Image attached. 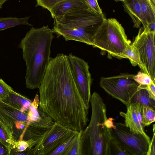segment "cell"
Instances as JSON below:
<instances>
[{"instance_id":"6da1fadb","label":"cell","mask_w":155,"mask_h":155,"mask_svg":"<svg viewBox=\"0 0 155 155\" xmlns=\"http://www.w3.org/2000/svg\"><path fill=\"white\" fill-rule=\"evenodd\" d=\"M39 108L55 122L73 130H83L89 121L88 109L73 77L68 55L50 57L39 87Z\"/></svg>"},{"instance_id":"7a4b0ae2","label":"cell","mask_w":155,"mask_h":155,"mask_svg":"<svg viewBox=\"0 0 155 155\" xmlns=\"http://www.w3.org/2000/svg\"><path fill=\"white\" fill-rule=\"evenodd\" d=\"M53 34L48 25L39 28L32 27L18 45L26 64L28 88H39L43 80L50 58Z\"/></svg>"},{"instance_id":"3957f363","label":"cell","mask_w":155,"mask_h":155,"mask_svg":"<svg viewBox=\"0 0 155 155\" xmlns=\"http://www.w3.org/2000/svg\"><path fill=\"white\" fill-rule=\"evenodd\" d=\"M90 103L91 119L88 125L81 132L80 155H107L111 137L110 128L114 124V119L107 118L106 104L98 93H93Z\"/></svg>"},{"instance_id":"277c9868","label":"cell","mask_w":155,"mask_h":155,"mask_svg":"<svg viewBox=\"0 0 155 155\" xmlns=\"http://www.w3.org/2000/svg\"><path fill=\"white\" fill-rule=\"evenodd\" d=\"M106 18L89 7L68 11L54 20L53 33L67 41L73 40L92 45V38Z\"/></svg>"},{"instance_id":"5b68a950","label":"cell","mask_w":155,"mask_h":155,"mask_svg":"<svg viewBox=\"0 0 155 155\" xmlns=\"http://www.w3.org/2000/svg\"><path fill=\"white\" fill-rule=\"evenodd\" d=\"M93 48L101 50V54L107 53L108 57L119 59L126 58V51L130 45L124 28L114 18L105 19L93 38Z\"/></svg>"},{"instance_id":"8992f818","label":"cell","mask_w":155,"mask_h":155,"mask_svg":"<svg viewBox=\"0 0 155 155\" xmlns=\"http://www.w3.org/2000/svg\"><path fill=\"white\" fill-rule=\"evenodd\" d=\"M134 75L122 73L114 76L101 77L99 85L109 95L127 106L130 103L139 85L133 79Z\"/></svg>"},{"instance_id":"52a82bcc","label":"cell","mask_w":155,"mask_h":155,"mask_svg":"<svg viewBox=\"0 0 155 155\" xmlns=\"http://www.w3.org/2000/svg\"><path fill=\"white\" fill-rule=\"evenodd\" d=\"M111 137L126 152L132 155H146L151 139L134 133L124 124L114 122L110 128Z\"/></svg>"},{"instance_id":"ba28073f","label":"cell","mask_w":155,"mask_h":155,"mask_svg":"<svg viewBox=\"0 0 155 155\" xmlns=\"http://www.w3.org/2000/svg\"><path fill=\"white\" fill-rule=\"evenodd\" d=\"M155 32L148 31L143 27L139 29L132 45L138 53L145 73L155 82Z\"/></svg>"},{"instance_id":"9c48e42d","label":"cell","mask_w":155,"mask_h":155,"mask_svg":"<svg viewBox=\"0 0 155 155\" xmlns=\"http://www.w3.org/2000/svg\"><path fill=\"white\" fill-rule=\"evenodd\" d=\"M28 112H21L0 100V120L14 143L21 140L29 123Z\"/></svg>"},{"instance_id":"30bf717a","label":"cell","mask_w":155,"mask_h":155,"mask_svg":"<svg viewBox=\"0 0 155 155\" xmlns=\"http://www.w3.org/2000/svg\"><path fill=\"white\" fill-rule=\"evenodd\" d=\"M68 56L75 83L84 104L89 109L92 82L89 66L84 60L72 53L69 54Z\"/></svg>"},{"instance_id":"8fae6325","label":"cell","mask_w":155,"mask_h":155,"mask_svg":"<svg viewBox=\"0 0 155 155\" xmlns=\"http://www.w3.org/2000/svg\"><path fill=\"white\" fill-rule=\"evenodd\" d=\"M75 131L55 122L45 133L39 142L38 155L50 153L68 139Z\"/></svg>"},{"instance_id":"7c38bea8","label":"cell","mask_w":155,"mask_h":155,"mask_svg":"<svg viewBox=\"0 0 155 155\" xmlns=\"http://www.w3.org/2000/svg\"><path fill=\"white\" fill-rule=\"evenodd\" d=\"M39 102L38 95L36 94L28 112V124L37 128L47 130L54 124L55 122L39 109Z\"/></svg>"},{"instance_id":"4fadbf2b","label":"cell","mask_w":155,"mask_h":155,"mask_svg":"<svg viewBox=\"0 0 155 155\" xmlns=\"http://www.w3.org/2000/svg\"><path fill=\"white\" fill-rule=\"evenodd\" d=\"M127 111L125 113L120 112V115L125 119L124 124L132 132L143 135L148 139L150 137L146 134L144 128L140 124L137 114L134 103H131L127 106Z\"/></svg>"},{"instance_id":"5bb4252c","label":"cell","mask_w":155,"mask_h":155,"mask_svg":"<svg viewBox=\"0 0 155 155\" xmlns=\"http://www.w3.org/2000/svg\"><path fill=\"white\" fill-rule=\"evenodd\" d=\"M89 7L85 0H62L55 6L50 13L54 20L71 10Z\"/></svg>"},{"instance_id":"9a60e30c","label":"cell","mask_w":155,"mask_h":155,"mask_svg":"<svg viewBox=\"0 0 155 155\" xmlns=\"http://www.w3.org/2000/svg\"><path fill=\"white\" fill-rule=\"evenodd\" d=\"M122 2L124 10L131 18L134 27L139 28L142 21V13L139 0H123Z\"/></svg>"},{"instance_id":"2e32d148","label":"cell","mask_w":155,"mask_h":155,"mask_svg":"<svg viewBox=\"0 0 155 155\" xmlns=\"http://www.w3.org/2000/svg\"><path fill=\"white\" fill-rule=\"evenodd\" d=\"M2 101L22 112H28L32 103L30 99L14 91L7 98Z\"/></svg>"},{"instance_id":"e0dca14e","label":"cell","mask_w":155,"mask_h":155,"mask_svg":"<svg viewBox=\"0 0 155 155\" xmlns=\"http://www.w3.org/2000/svg\"><path fill=\"white\" fill-rule=\"evenodd\" d=\"M142 13L141 23L144 28L155 22V0H139Z\"/></svg>"},{"instance_id":"ac0fdd59","label":"cell","mask_w":155,"mask_h":155,"mask_svg":"<svg viewBox=\"0 0 155 155\" xmlns=\"http://www.w3.org/2000/svg\"><path fill=\"white\" fill-rule=\"evenodd\" d=\"M135 102L138 103L143 106L150 107L154 109L155 108V100L150 97L147 90L145 88L138 87L137 91L130 101V103Z\"/></svg>"},{"instance_id":"d6986e66","label":"cell","mask_w":155,"mask_h":155,"mask_svg":"<svg viewBox=\"0 0 155 155\" xmlns=\"http://www.w3.org/2000/svg\"><path fill=\"white\" fill-rule=\"evenodd\" d=\"M30 17L18 18L16 17H9L0 18V31L19 25H33L28 22Z\"/></svg>"},{"instance_id":"ffe728a7","label":"cell","mask_w":155,"mask_h":155,"mask_svg":"<svg viewBox=\"0 0 155 155\" xmlns=\"http://www.w3.org/2000/svg\"><path fill=\"white\" fill-rule=\"evenodd\" d=\"M80 132L75 131L68 139L52 152L43 155H67L78 137Z\"/></svg>"},{"instance_id":"44dd1931","label":"cell","mask_w":155,"mask_h":155,"mask_svg":"<svg viewBox=\"0 0 155 155\" xmlns=\"http://www.w3.org/2000/svg\"><path fill=\"white\" fill-rule=\"evenodd\" d=\"M125 55L133 66H138L141 71L145 73L144 69L140 61L138 52L136 48L132 45H130L126 51Z\"/></svg>"},{"instance_id":"7402d4cb","label":"cell","mask_w":155,"mask_h":155,"mask_svg":"<svg viewBox=\"0 0 155 155\" xmlns=\"http://www.w3.org/2000/svg\"><path fill=\"white\" fill-rule=\"evenodd\" d=\"M142 123L144 127L150 125L155 120V110L153 108L143 106L141 111Z\"/></svg>"},{"instance_id":"603a6c76","label":"cell","mask_w":155,"mask_h":155,"mask_svg":"<svg viewBox=\"0 0 155 155\" xmlns=\"http://www.w3.org/2000/svg\"><path fill=\"white\" fill-rule=\"evenodd\" d=\"M107 155H132L124 150L111 137L108 147Z\"/></svg>"},{"instance_id":"cb8c5ba5","label":"cell","mask_w":155,"mask_h":155,"mask_svg":"<svg viewBox=\"0 0 155 155\" xmlns=\"http://www.w3.org/2000/svg\"><path fill=\"white\" fill-rule=\"evenodd\" d=\"M0 141L10 150L14 143L5 127L0 120Z\"/></svg>"},{"instance_id":"d4e9b609","label":"cell","mask_w":155,"mask_h":155,"mask_svg":"<svg viewBox=\"0 0 155 155\" xmlns=\"http://www.w3.org/2000/svg\"><path fill=\"white\" fill-rule=\"evenodd\" d=\"M133 79L139 85L143 86L149 84L153 81L148 74L141 71L138 72L137 74H135Z\"/></svg>"},{"instance_id":"484cf974","label":"cell","mask_w":155,"mask_h":155,"mask_svg":"<svg viewBox=\"0 0 155 155\" xmlns=\"http://www.w3.org/2000/svg\"><path fill=\"white\" fill-rule=\"evenodd\" d=\"M13 91L12 88L0 78V100L7 98Z\"/></svg>"},{"instance_id":"4316f807","label":"cell","mask_w":155,"mask_h":155,"mask_svg":"<svg viewBox=\"0 0 155 155\" xmlns=\"http://www.w3.org/2000/svg\"><path fill=\"white\" fill-rule=\"evenodd\" d=\"M62 0H37L35 7L40 6L50 12L55 6Z\"/></svg>"},{"instance_id":"83f0119b","label":"cell","mask_w":155,"mask_h":155,"mask_svg":"<svg viewBox=\"0 0 155 155\" xmlns=\"http://www.w3.org/2000/svg\"><path fill=\"white\" fill-rule=\"evenodd\" d=\"M39 146V142L34 147L21 152L12 148L10 150L9 155H38V150Z\"/></svg>"},{"instance_id":"f1b7e54d","label":"cell","mask_w":155,"mask_h":155,"mask_svg":"<svg viewBox=\"0 0 155 155\" xmlns=\"http://www.w3.org/2000/svg\"><path fill=\"white\" fill-rule=\"evenodd\" d=\"M82 131H80L78 137L67 155H80L79 150V140L80 135Z\"/></svg>"},{"instance_id":"f546056e","label":"cell","mask_w":155,"mask_h":155,"mask_svg":"<svg viewBox=\"0 0 155 155\" xmlns=\"http://www.w3.org/2000/svg\"><path fill=\"white\" fill-rule=\"evenodd\" d=\"M89 6L96 13L99 14H103L97 0H85Z\"/></svg>"},{"instance_id":"4dcf8cb0","label":"cell","mask_w":155,"mask_h":155,"mask_svg":"<svg viewBox=\"0 0 155 155\" xmlns=\"http://www.w3.org/2000/svg\"><path fill=\"white\" fill-rule=\"evenodd\" d=\"M153 137L151 140L149 149L146 155H155V124L153 125Z\"/></svg>"},{"instance_id":"1f68e13d","label":"cell","mask_w":155,"mask_h":155,"mask_svg":"<svg viewBox=\"0 0 155 155\" xmlns=\"http://www.w3.org/2000/svg\"><path fill=\"white\" fill-rule=\"evenodd\" d=\"M155 82L152 81L147 85L143 86L142 87L145 88L147 91L150 97L155 100Z\"/></svg>"},{"instance_id":"d6a6232c","label":"cell","mask_w":155,"mask_h":155,"mask_svg":"<svg viewBox=\"0 0 155 155\" xmlns=\"http://www.w3.org/2000/svg\"><path fill=\"white\" fill-rule=\"evenodd\" d=\"M9 149L0 141V155H9Z\"/></svg>"},{"instance_id":"836d02e7","label":"cell","mask_w":155,"mask_h":155,"mask_svg":"<svg viewBox=\"0 0 155 155\" xmlns=\"http://www.w3.org/2000/svg\"><path fill=\"white\" fill-rule=\"evenodd\" d=\"M148 31L151 32H155V22L148 24L147 27L144 28Z\"/></svg>"},{"instance_id":"e575fe53","label":"cell","mask_w":155,"mask_h":155,"mask_svg":"<svg viewBox=\"0 0 155 155\" xmlns=\"http://www.w3.org/2000/svg\"><path fill=\"white\" fill-rule=\"evenodd\" d=\"M7 1V0H0V9L2 8L3 5Z\"/></svg>"}]
</instances>
